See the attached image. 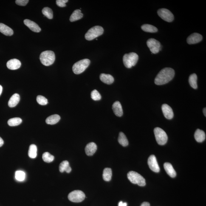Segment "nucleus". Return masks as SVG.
<instances>
[{
    "label": "nucleus",
    "instance_id": "f257e3e1",
    "mask_svg": "<svg viewBox=\"0 0 206 206\" xmlns=\"http://www.w3.org/2000/svg\"><path fill=\"white\" fill-rule=\"evenodd\" d=\"M174 69L170 68L163 69L158 73L155 79V83L157 85H162L168 83L174 77Z\"/></svg>",
    "mask_w": 206,
    "mask_h": 206
},
{
    "label": "nucleus",
    "instance_id": "f03ea898",
    "mask_svg": "<svg viewBox=\"0 0 206 206\" xmlns=\"http://www.w3.org/2000/svg\"><path fill=\"white\" fill-rule=\"evenodd\" d=\"M55 55L54 52L46 51L41 53L40 55V60L43 65L49 66L53 64L55 60Z\"/></svg>",
    "mask_w": 206,
    "mask_h": 206
},
{
    "label": "nucleus",
    "instance_id": "7ed1b4c3",
    "mask_svg": "<svg viewBox=\"0 0 206 206\" xmlns=\"http://www.w3.org/2000/svg\"><path fill=\"white\" fill-rule=\"evenodd\" d=\"M139 57L137 54L131 52L125 54L123 57V62L125 67L130 69L134 66L138 60Z\"/></svg>",
    "mask_w": 206,
    "mask_h": 206
},
{
    "label": "nucleus",
    "instance_id": "20e7f679",
    "mask_svg": "<svg viewBox=\"0 0 206 206\" xmlns=\"http://www.w3.org/2000/svg\"><path fill=\"white\" fill-rule=\"evenodd\" d=\"M90 62V60L88 59H84L77 62L73 66L74 73L77 75L82 73L89 66Z\"/></svg>",
    "mask_w": 206,
    "mask_h": 206
},
{
    "label": "nucleus",
    "instance_id": "39448f33",
    "mask_svg": "<svg viewBox=\"0 0 206 206\" xmlns=\"http://www.w3.org/2000/svg\"><path fill=\"white\" fill-rule=\"evenodd\" d=\"M103 28L99 26H96L91 28L85 34V38L88 41H91L103 35Z\"/></svg>",
    "mask_w": 206,
    "mask_h": 206
},
{
    "label": "nucleus",
    "instance_id": "423d86ee",
    "mask_svg": "<svg viewBox=\"0 0 206 206\" xmlns=\"http://www.w3.org/2000/svg\"><path fill=\"white\" fill-rule=\"evenodd\" d=\"M127 176L128 179L133 184H137L140 186H144L146 185L145 179L143 176L136 172H129Z\"/></svg>",
    "mask_w": 206,
    "mask_h": 206
},
{
    "label": "nucleus",
    "instance_id": "0eeeda50",
    "mask_svg": "<svg viewBox=\"0 0 206 206\" xmlns=\"http://www.w3.org/2000/svg\"><path fill=\"white\" fill-rule=\"evenodd\" d=\"M154 133L156 142L159 145H163L167 143L168 136L163 129L159 127L155 128Z\"/></svg>",
    "mask_w": 206,
    "mask_h": 206
},
{
    "label": "nucleus",
    "instance_id": "6e6552de",
    "mask_svg": "<svg viewBox=\"0 0 206 206\" xmlns=\"http://www.w3.org/2000/svg\"><path fill=\"white\" fill-rule=\"evenodd\" d=\"M86 196L83 191L75 190L71 192L68 196V199L71 202L79 203L84 200Z\"/></svg>",
    "mask_w": 206,
    "mask_h": 206
},
{
    "label": "nucleus",
    "instance_id": "1a4fd4ad",
    "mask_svg": "<svg viewBox=\"0 0 206 206\" xmlns=\"http://www.w3.org/2000/svg\"><path fill=\"white\" fill-rule=\"evenodd\" d=\"M147 44L152 54H157L162 49L160 43L154 38H151L148 39L147 42Z\"/></svg>",
    "mask_w": 206,
    "mask_h": 206
},
{
    "label": "nucleus",
    "instance_id": "9d476101",
    "mask_svg": "<svg viewBox=\"0 0 206 206\" xmlns=\"http://www.w3.org/2000/svg\"><path fill=\"white\" fill-rule=\"evenodd\" d=\"M159 16L164 21L171 22L174 19V15L172 12L166 9H161L158 10Z\"/></svg>",
    "mask_w": 206,
    "mask_h": 206
},
{
    "label": "nucleus",
    "instance_id": "9b49d317",
    "mask_svg": "<svg viewBox=\"0 0 206 206\" xmlns=\"http://www.w3.org/2000/svg\"><path fill=\"white\" fill-rule=\"evenodd\" d=\"M148 164L150 168L152 171L155 173L159 172L160 169L158 165L156 158L154 155H151L148 158Z\"/></svg>",
    "mask_w": 206,
    "mask_h": 206
},
{
    "label": "nucleus",
    "instance_id": "f8f14e48",
    "mask_svg": "<svg viewBox=\"0 0 206 206\" xmlns=\"http://www.w3.org/2000/svg\"><path fill=\"white\" fill-rule=\"evenodd\" d=\"M162 110L165 117L168 120H171L174 117V113L172 108L167 104L162 105Z\"/></svg>",
    "mask_w": 206,
    "mask_h": 206
},
{
    "label": "nucleus",
    "instance_id": "ddd939ff",
    "mask_svg": "<svg viewBox=\"0 0 206 206\" xmlns=\"http://www.w3.org/2000/svg\"><path fill=\"white\" fill-rule=\"evenodd\" d=\"M202 35L199 33H194L191 34L187 38V41L189 44H193L200 42L202 40Z\"/></svg>",
    "mask_w": 206,
    "mask_h": 206
},
{
    "label": "nucleus",
    "instance_id": "4468645a",
    "mask_svg": "<svg viewBox=\"0 0 206 206\" xmlns=\"http://www.w3.org/2000/svg\"><path fill=\"white\" fill-rule=\"evenodd\" d=\"M24 24L32 32H41V29L36 23L30 20L26 19L24 21Z\"/></svg>",
    "mask_w": 206,
    "mask_h": 206
},
{
    "label": "nucleus",
    "instance_id": "2eb2a0df",
    "mask_svg": "<svg viewBox=\"0 0 206 206\" xmlns=\"http://www.w3.org/2000/svg\"><path fill=\"white\" fill-rule=\"evenodd\" d=\"M21 66V62L17 59H12L10 60L7 63V67L11 70H15L19 69Z\"/></svg>",
    "mask_w": 206,
    "mask_h": 206
},
{
    "label": "nucleus",
    "instance_id": "dca6fc26",
    "mask_svg": "<svg viewBox=\"0 0 206 206\" xmlns=\"http://www.w3.org/2000/svg\"><path fill=\"white\" fill-rule=\"evenodd\" d=\"M97 150L96 144L94 142H90L86 145L85 148V152L87 155L91 156L95 154Z\"/></svg>",
    "mask_w": 206,
    "mask_h": 206
},
{
    "label": "nucleus",
    "instance_id": "f3484780",
    "mask_svg": "<svg viewBox=\"0 0 206 206\" xmlns=\"http://www.w3.org/2000/svg\"><path fill=\"white\" fill-rule=\"evenodd\" d=\"M112 109L114 114L117 117H121L123 115V109L120 102L116 101L113 104Z\"/></svg>",
    "mask_w": 206,
    "mask_h": 206
},
{
    "label": "nucleus",
    "instance_id": "a211bd4d",
    "mask_svg": "<svg viewBox=\"0 0 206 206\" xmlns=\"http://www.w3.org/2000/svg\"><path fill=\"white\" fill-rule=\"evenodd\" d=\"M164 169L166 171L167 174L171 178L175 177L176 173L173 168L172 165L169 163H165L164 164Z\"/></svg>",
    "mask_w": 206,
    "mask_h": 206
},
{
    "label": "nucleus",
    "instance_id": "6ab92c4d",
    "mask_svg": "<svg viewBox=\"0 0 206 206\" xmlns=\"http://www.w3.org/2000/svg\"><path fill=\"white\" fill-rule=\"evenodd\" d=\"M100 80L103 83L107 84H111L114 83V79L112 76L109 74L102 73L100 76Z\"/></svg>",
    "mask_w": 206,
    "mask_h": 206
},
{
    "label": "nucleus",
    "instance_id": "aec40b11",
    "mask_svg": "<svg viewBox=\"0 0 206 206\" xmlns=\"http://www.w3.org/2000/svg\"><path fill=\"white\" fill-rule=\"evenodd\" d=\"M0 32L7 36H11L13 35V30L6 24L0 23Z\"/></svg>",
    "mask_w": 206,
    "mask_h": 206
},
{
    "label": "nucleus",
    "instance_id": "412c9836",
    "mask_svg": "<svg viewBox=\"0 0 206 206\" xmlns=\"http://www.w3.org/2000/svg\"><path fill=\"white\" fill-rule=\"evenodd\" d=\"M194 137L197 142H202L205 140L206 138L205 133L203 130L200 129H197L195 132Z\"/></svg>",
    "mask_w": 206,
    "mask_h": 206
},
{
    "label": "nucleus",
    "instance_id": "4be33fe9",
    "mask_svg": "<svg viewBox=\"0 0 206 206\" xmlns=\"http://www.w3.org/2000/svg\"><path fill=\"white\" fill-rule=\"evenodd\" d=\"M59 171L61 173L66 172L68 173H70L72 171L69 163L67 161H63L59 165Z\"/></svg>",
    "mask_w": 206,
    "mask_h": 206
},
{
    "label": "nucleus",
    "instance_id": "5701e85b",
    "mask_svg": "<svg viewBox=\"0 0 206 206\" xmlns=\"http://www.w3.org/2000/svg\"><path fill=\"white\" fill-rule=\"evenodd\" d=\"M20 100V96L19 94L17 93L14 94L12 96L8 102V105L10 107H13L16 106Z\"/></svg>",
    "mask_w": 206,
    "mask_h": 206
},
{
    "label": "nucleus",
    "instance_id": "b1692460",
    "mask_svg": "<svg viewBox=\"0 0 206 206\" xmlns=\"http://www.w3.org/2000/svg\"><path fill=\"white\" fill-rule=\"evenodd\" d=\"M60 119V116L58 114H53V115H51L47 117L46 122L47 124L53 125L58 123Z\"/></svg>",
    "mask_w": 206,
    "mask_h": 206
},
{
    "label": "nucleus",
    "instance_id": "393cba45",
    "mask_svg": "<svg viewBox=\"0 0 206 206\" xmlns=\"http://www.w3.org/2000/svg\"><path fill=\"white\" fill-rule=\"evenodd\" d=\"M83 17V14L81 13V10L77 9L74 11L72 13L71 15L69 20L71 22H73L81 19Z\"/></svg>",
    "mask_w": 206,
    "mask_h": 206
},
{
    "label": "nucleus",
    "instance_id": "a878e982",
    "mask_svg": "<svg viewBox=\"0 0 206 206\" xmlns=\"http://www.w3.org/2000/svg\"><path fill=\"white\" fill-rule=\"evenodd\" d=\"M197 77L196 74H192L189 77V83L190 86L193 89H196L197 88Z\"/></svg>",
    "mask_w": 206,
    "mask_h": 206
},
{
    "label": "nucleus",
    "instance_id": "bb28decb",
    "mask_svg": "<svg viewBox=\"0 0 206 206\" xmlns=\"http://www.w3.org/2000/svg\"><path fill=\"white\" fill-rule=\"evenodd\" d=\"M112 170L111 168H106L103 170V178L106 181H109L111 180L112 177Z\"/></svg>",
    "mask_w": 206,
    "mask_h": 206
},
{
    "label": "nucleus",
    "instance_id": "cd10ccee",
    "mask_svg": "<svg viewBox=\"0 0 206 206\" xmlns=\"http://www.w3.org/2000/svg\"><path fill=\"white\" fill-rule=\"evenodd\" d=\"M118 141L120 144L123 147L128 146V144H129L126 136L122 132H120L119 134Z\"/></svg>",
    "mask_w": 206,
    "mask_h": 206
},
{
    "label": "nucleus",
    "instance_id": "c85d7f7f",
    "mask_svg": "<svg viewBox=\"0 0 206 206\" xmlns=\"http://www.w3.org/2000/svg\"><path fill=\"white\" fill-rule=\"evenodd\" d=\"M142 30L145 32H157L158 29L155 26L149 24H144L141 26Z\"/></svg>",
    "mask_w": 206,
    "mask_h": 206
},
{
    "label": "nucleus",
    "instance_id": "c756f323",
    "mask_svg": "<svg viewBox=\"0 0 206 206\" xmlns=\"http://www.w3.org/2000/svg\"><path fill=\"white\" fill-rule=\"evenodd\" d=\"M37 155V148L35 144H32L29 146L28 151V156L32 159L36 158Z\"/></svg>",
    "mask_w": 206,
    "mask_h": 206
},
{
    "label": "nucleus",
    "instance_id": "7c9ffc66",
    "mask_svg": "<svg viewBox=\"0 0 206 206\" xmlns=\"http://www.w3.org/2000/svg\"><path fill=\"white\" fill-rule=\"evenodd\" d=\"M22 120L20 118H13L9 119L8 121V124L10 126H15L21 124Z\"/></svg>",
    "mask_w": 206,
    "mask_h": 206
},
{
    "label": "nucleus",
    "instance_id": "2f4dec72",
    "mask_svg": "<svg viewBox=\"0 0 206 206\" xmlns=\"http://www.w3.org/2000/svg\"><path fill=\"white\" fill-rule=\"evenodd\" d=\"M43 14L49 19H52L53 17V13L51 9L50 8L46 7L43 9Z\"/></svg>",
    "mask_w": 206,
    "mask_h": 206
},
{
    "label": "nucleus",
    "instance_id": "473e14b6",
    "mask_svg": "<svg viewBox=\"0 0 206 206\" xmlns=\"http://www.w3.org/2000/svg\"><path fill=\"white\" fill-rule=\"evenodd\" d=\"M43 159L44 162L49 163L54 161V157L49 152H46L43 155Z\"/></svg>",
    "mask_w": 206,
    "mask_h": 206
},
{
    "label": "nucleus",
    "instance_id": "72a5a7b5",
    "mask_svg": "<svg viewBox=\"0 0 206 206\" xmlns=\"http://www.w3.org/2000/svg\"><path fill=\"white\" fill-rule=\"evenodd\" d=\"M25 173L22 171H17L15 172V178L17 180L22 181L25 178Z\"/></svg>",
    "mask_w": 206,
    "mask_h": 206
},
{
    "label": "nucleus",
    "instance_id": "f704fd0d",
    "mask_svg": "<svg viewBox=\"0 0 206 206\" xmlns=\"http://www.w3.org/2000/svg\"><path fill=\"white\" fill-rule=\"evenodd\" d=\"M91 97L94 100H99L101 99V96L98 91L96 90H94L91 93Z\"/></svg>",
    "mask_w": 206,
    "mask_h": 206
},
{
    "label": "nucleus",
    "instance_id": "c9c22d12",
    "mask_svg": "<svg viewBox=\"0 0 206 206\" xmlns=\"http://www.w3.org/2000/svg\"><path fill=\"white\" fill-rule=\"evenodd\" d=\"M36 100L38 103L42 105H45L48 103L47 99L43 96H38L37 97Z\"/></svg>",
    "mask_w": 206,
    "mask_h": 206
},
{
    "label": "nucleus",
    "instance_id": "e433bc0d",
    "mask_svg": "<svg viewBox=\"0 0 206 206\" xmlns=\"http://www.w3.org/2000/svg\"><path fill=\"white\" fill-rule=\"evenodd\" d=\"M68 2V0H57L56 4L59 7H66V3Z\"/></svg>",
    "mask_w": 206,
    "mask_h": 206
},
{
    "label": "nucleus",
    "instance_id": "4c0bfd02",
    "mask_svg": "<svg viewBox=\"0 0 206 206\" xmlns=\"http://www.w3.org/2000/svg\"><path fill=\"white\" fill-rule=\"evenodd\" d=\"M28 2V0H17L15 1V2L18 6H25Z\"/></svg>",
    "mask_w": 206,
    "mask_h": 206
},
{
    "label": "nucleus",
    "instance_id": "58836bf2",
    "mask_svg": "<svg viewBox=\"0 0 206 206\" xmlns=\"http://www.w3.org/2000/svg\"><path fill=\"white\" fill-rule=\"evenodd\" d=\"M127 204L126 202L123 203L122 201H120L118 204V206H127Z\"/></svg>",
    "mask_w": 206,
    "mask_h": 206
},
{
    "label": "nucleus",
    "instance_id": "ea45409f",
    "mask_svg": "<svg viewBox=\"0 0 206 206\" xmlns=\"http://www.w3.org/2000/svg\"><path fill=\"white\" fill-rule=\"evenodd\" d=\"M140 206H150V204L148 202H144Z\"/></svg>",
    "mask_w": 206,
    "mask_h": 206
},
{
    "label": "nucleus",
    "instance_id": "a19ab883",
    "mask_svg": "<svg viewBox=\"0 0 206 206\" xmlns=\"http://www.w3.org/2000/svg\"><path fill=\"white\" fill-rule=\"evenodd\" d=\"M4 142L1 137H0V147H1L4 144Z\"/></svg>",
    "mask_w": 206,
    "mask_h": 206
},
{
    "label": "nucleus",
    "instance_id": "79ce46f5",
    "mask_svg": "<svg viewBox=\"0 0 206 206\" xmlns=\"http://www.w3.org/2000/svg\"><path fill=\"white\" fill-rule=\"evenodd\" d=\"M206 108H204L203 110V113L205 115V117H206Z\"/></svg>",
    "mask_w": 206,
    "mask_h": 206
},
{
    "label": "nucleus",
    "instance_id": "37998d69",
    "mask_svg": "<svg viewBox=\"0 0 206 206\" xmlns=\"http://www.w3.org/2000/svg\"><path fill=\"white\" fill-rule=\"evenodd\" d=\"M2 86H1V85H0V96H1L2 92Z\"/></svg>",
    "mask_w": 206,
    "mask_h": 206
}]
</instances>
